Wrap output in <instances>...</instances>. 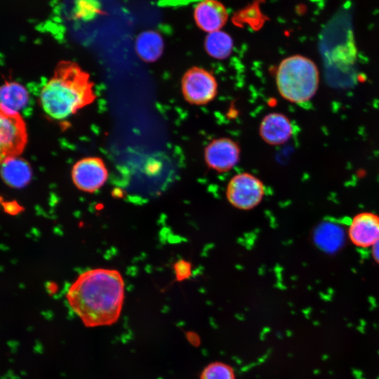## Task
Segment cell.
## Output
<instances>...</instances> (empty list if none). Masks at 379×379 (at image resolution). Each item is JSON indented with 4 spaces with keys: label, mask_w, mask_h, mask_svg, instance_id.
Segmentation results:
<instances>
[{
    "label": "cell",
    "mask_w": 379,
    "mask_h": 379,
    "mask_svg": "<svg viewBox=\"0 0 379 379\" xmlns=\"http://www.w3.org/2000/svg\"><path fill=\"white\" fill-rule=\"evenodd\" d=\"M27 142V127L19 112L0 104V165L20 157Z\"/></svg>",
    "instance_id": "4"
},
{
    "label": "cell",
    "mask_w": 379,
    "mask_h": 379,
    "mask_svg": "<svg viewBox=\"0 0 379 379\" xmlns=\"http://www.w3.org/2000/svg\"><path fill=\"white\" fill-rule=\"evenodd\" d=\"M108 178L107 169L98 157H86L78 161L72 168V178L80 190L92 193L99 190Z\"/></svg>",
    "instance_id": "8"
},
{
    "label": "cell",
    "mask_w": 379,
    "mask_h": 379,
    "mask_svg": "<svg viewBox=\"0 0 379 379\" xmlns=\"http://www.w3.org/2000/svg\"><path fill=\"white\" fill-rule=\"evenodd\" d=\"M173 269L177 281H181L188 279L191 276L192 265L187 260H180L175 262Z\"/></svg>",
    "instance_id": "18"
},
{
    "label": "cell",
    "mask_w": 379,
    "mask_h": 379,
    "mask_svg": "<svg viewBox=\"0 0 379 379\" xmlns=\"http://www.w3.org/2000/svg\"><path fill=\"white\" fill-rule=\"evenodd\" d=\"M29 95L25 88L15 81H6L0 86V104L18 112L27 103Z\"/></svg>",
    "instance_id": "14"
},
{
    "label": "cell",
    "mask_w": 379,
    "mask_h": 379,
    "mask_svg": "<svg viewBox=\"0 0 379 379\" xmlns=\"http://www.w3.org/2000/svg\"><path fill=\"white\" fill-rule=\"evenodd\" d=\"M371 255L374 261L379 265V239L371 247Z\"/></svg>",
    "instance_id": "19"
},
{
    "label": "cell",
    "mask_w": 379,
    "mask_h": 379,
    "mask_svg": "<svg viewBox=\"0 0 379 379\" xmlns=\"http://www.w3.org/2000/svg\"><path fill=\"white\" fill-rule=\"evenodd\" d=\"M95 98L88 74L76 63L62 61L42 88L39 103L48 118L62 121L91 104Z\"/></svg>",
    "instance_id": "2"
},
{
    "label": "cell",
    "mask_w": 379,
    "mask_h": 379,
    "mask_svg": "<svg viewBox=\"0 0 379 379\" xmlns=\"http://www.w3.org/2000/svg\"><path fill=\"white\" fill-rule=\"evenodd\" d=\"M319 82L316 64L310 58L293 55L282 60L276 72V84L279 94L286 100L305 103L315 95Z\"/></svg>",
    "instance_id": "3"
},
{
    "label": "cell",
    "mask_w": 379,
    "mask_h": 379,
    "mask_svg": "<svg viewBox=\"0 0 379 379\" xmlns=\"http://www.w3.org/2000/svg\"><path fill=\"white\" fill-rule=\"evenodd\" d=\"M265 194L262 181L249 173L234 175L229 181L226 197L229 203L237 209L251 210L257 206Z\"/></svg>",
    "instance_id": "5"
},
{
    "label": "cell",
    "mask_w": 379,
    "mask_h": 379,
    "mask_svg": "<svg viewBox=\"0 0 379 379\" xmlns=\"http://www.w3.org/2000/svg\"><path fill=\"white\" fill-rule=\"evenodd\" d=\"M225 6L217 0H204L194 8V18L201 30L211 33L221 30L227 20Z\"/></svg>",
    "instance_id": "10"
},
{
    "label": "cell",
    "mask_w": 379,
    "mask_h": 379,
    "mask_svg": "<svg viewBox=\"0 0 379 379\" xmlns=\"http://www.w3.org/2000/svg\"><path fill=\"white\" fill-rule=\"evenodd\" d=\"M32 174L30 165L20 157L10 159L1 165V179L13 188L25 187L31 180Z\"/></svg>",
    "instance_id": "12"
},
{
    "label": "cell",
    "mask_w": 379,
    "mask_h": 379,
    "mask_svg": "<svg viewBox=\"0 0 379 379\" xmlns=\"http://www.w3.org/2000/svg\"><path fill=\"white\" fill-rule=\"evenodd\" d=\"M241 149L235 141L229 138L211 140L204 149L207 166L219 173L227 172L239 162Z\"/></svg>",
    "instance_id": "7"
},
{
    "label": "cell",
    "mask_w": 379,
    "mask_h": 379,
    "mask_svg": "<svg viewBox=\"0 0 379 379\" xmlns=\"http://www.w3.org/2000/svg\"><path fill=\"white\" fill-rule=\"evenodd\" d=\"M204 47L206 53L212 58L224 60L230 56L233 48L232 38L225 32L218 30L208 33Z\"/></svg>",
    "instance_id": "15"
},
{
    "label": "cell",
    "mask_w": 379,
    "mask_h": 379,
    "mask_svg": "<svg viewBox=\"0 0 379 379\" xmlns=\"http://www.w3.org/2000/svg\"><path fill=\"white\" fill-rule=\"evenodd\" d=\"M164 46L162 37L154 31L140 33L135 42L138 55L147 62H154L159 59L163 53Z\"/></svg>",
    "instance_id": "13"
},
{
    "label": "cell",
    "mask_w": 379,
    "mask_h": 379,
    "mask_svg": "<svg viewBox=\"0 0 379 379\" xmlns=\"http://www.w3.org/2000/svg\"><path fill=\"white\" fill-rule=\"evenodd\" d=\"M125 284L119 271L97 268L84 272L69 288L66 299L87 327L111 325L121 314Z\"/></svg>",
    "instance_id": "1"
},
{
    "label": "cell",
    "mask_w": 379,
    "mask_h": 379,
    "mask_svg": "<svg viewBox=\"0 0 379 379\" xmlns=\"http://www.w3.org/2000/svg\"><path fill=\"white\" fill-rule=\"evenodd\" d=\"M181 87L185 100L195 105L209 103L218 93V82L214 75L208 70L196 66L184 74Z\"/></svg>",
    "instance_id": "6"
},
{
    "label": "cell",
    "mask_w": 379,
    "mask_h": 379,
    "mask_svg": "<svg viewBox=\"0 0 379 379\" xmlns=\"http://www.w3.org/2000/svg\"><path fill=\"white\" fill-rule=\"evenodd\" d=\"M292 125L284 114L272 112L265 115L260 124L259 133L267 144L279 145L285 143L292 135Z\"/></svg>",
    "instance_id": "11"
},
{
    "label": "cell",
    "mask_w": 379,
    "mask_h": 379,
    "mask_svg": "<svg viewBox=\"0 0 379 379\" xmlns=\"http://www.w3.org/2000/svg\"><path fill=\"white\" fill-rule=\"evenodd\" d=\"M350 241L359 248H371L379 239V215L372 212L355 215L349 225Z\"/></svg>",
    "instance_id": "9"
},
{
    "label": "cell",
    "mask_w": 379,
    "mask_h": 379,
    "mask_svg": "<svg viewBox=\"0 0 379 379\" xmlns=\"http://www.w3.org/2000/svg\"><path fill=\"white\" fill-rule=\"evenodd\" d=\"M75 8L77 18H88L99 13V4L96 0H77Z\"/></svg>",
    "instance_id": "17"
},
{
    "label": "cell",
    "mask_w": 379,
    "mask_h": 379,
    "mask_svg": "<svg viewBox=\"0 0 379 379\" xmlns=\"http://www.w3.org/2000/svg\"><path fill=\"white\" fill-rule=\"evenodd\" d=\"M200 379H235V375L230 366L224 362L215 361L203 369Z\"/></svg>",
    "instance_id": "16"
}]
</instances>
